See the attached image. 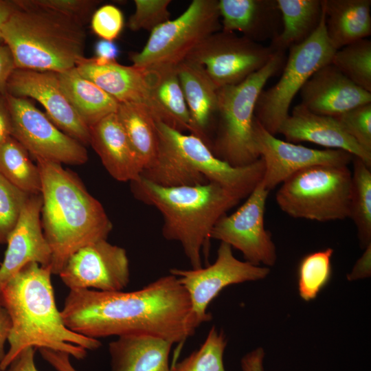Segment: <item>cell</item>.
<instances>
[{"instance_id": "14", "label": "cell", "mask_w": 371, "mask_h": 371, "mask_svg": "<svg viewBox=\"0 0 371 371\" xmlns=\"http://www.w3.org/2000/svg\"><path fill=\"white\" fill-rule=\"evenodd\" d=\"M270 270L237 259L232 247L221 242L215 262L206 267L181 269L173 268L170 273L177 278L187 291L193 313L202 323L211 320L207 311L211 302L225 287L265 278Z\"/></svg>"}, {"instance_id": "40", "label": "cell", "mask_w": 371, "mask_h": 371, "mask_svg": "<svg viewBox=\"0 0 371 371\" xmlns=\"http://www.w3.org/2000/svg\"><path fill=\"white\" fill-rule=\"evenodd\" d=\"M36 5L46 8L72 17L82 23L89 19L99 3L97 0H29Z\"/></svg>"}, {"instance_id": "38", "label": "cell", "mask_w": 371, "mask_h": 371, "mask_svg": "<svg viewBox=\"0 0 371 371\" xmlns=\"http://www.w3.org/2000/svg\"><path fill=\"white\" fill-rule=\"evenodd\" d=\"M335 117L351 137L371 153V103L358 106Z\"/></svg>"}, {"instance_id": "24", "label": "cell", "mask_w": 371, "mask_h": 371, "mask_svg": "<svg viewBox=\"0 0 371 371\" xmlns=\"http://www.w3.org/2000/svg\"><path fill=\"white\" fill-rule=\"evenodd\" d=\"M176 69L190 113V134L200 138L210 148L209 131L216 121L218 89L203 68L195 63L184 60Z\"/></svg>"}, {"instance_id": "4", "label": "cell", "mask_w": 371, "mask_h": 371, "mask_svg": "<svg viewBox=\"0 0 371 371\" xmlns=\"http://www.w3.org/2000/svg\"><path fill=\"white\" fill-rule=\"evenodd\" d=\"M131 190L137 200L159 210L163 236L181 245L192 269L203 267L202 253L208 251L210 234L218 219L247 197L214 182L164 187L141 176L131 182Z\"/></svg>"}, {"instance_id": "23", "label": "cell", "mask_w": 371, "mask_h": 371, "mask_svg": "<svg viewBox=\"0 0 371 371\" xmlns=\"http://www.w3.org/2000/svg\"><path fill=\"white\" fill-rule=\"evenodd\" d=\"M221 30L240 32L258 43L280 33L282 15L276 0H219Z\"/></svg>"}, {"instance_id": "1", "label": "cell", "mask_w": 371, "mask_h": 371, "mask_svg": "<svg viewBox=\"0 0 371 371\" xmlns=\"http://www.w3.org/2000/svg\"><path fill=\"white\" fill-rule=\"evenodd\" d=\"M60 313L69 329L95 339L146 335L181 343L203 324L170 273L129 292L69 290Z\"/></svg>"}, {"instance_id": "6", "label": "cell", "mask_w": 371, "mask_h": 371, "mask_svg": "<svg viewBox=\"0 0 371 371\" xmlns=\"http://www.w3.org/2000/svg\"><path fill=\"white\" fill-rule=\"evenodd\" d=\"M158 155L141 177L164 187L194 186L214 182L247 196L261 181L265 166L254 163L234 167L216 157L207 145L192 134H185L157 122Z\"/></svg>"}, {"instance_id": "32", "label": "cell", "mask_w": 371, "mask_h": 371, "mask_svg": "<svg viewBox=\"0 0 371 371\" xmlns=\"http://www.w3.org/2000/svg\"><path fill=\"white\" fill-rule=\"evenodd\" d=\"M155 96L177 125L178 130L192 133L190 113L180 85L177 69L146 71Z\"/></svg>"}, {"instance_id": "15", "label": "cell", "mask_w": 371, "mask_h": 371, "mask_svg": "<svg viewBox=\"0 0 371 371\" xmlns=\"http://www.w3.org/2000/svg\"><path fill=\"white\" fill-rule=\"evenodd\" d=\"M58 276L69 290L123 291L130 281L129 261L124 248L100 240L74 252Z\"/></svg>"}, {"instance_id": "7", "label": "cell", "mask_w": 371, "mask_h": 371, "mask_svg": "<svg viewBox=\"0 0 371 371\" xmlns=\"http://www.w3.org/2000/svg\"><path fill=\"white\" fill-rule=\"evenodd\" d=\"M286 52L275 51L268 63L244 81L217 89L216 135L211 150L234 167L249 166L258 159L254 138L255 108L267 81L280 73Z\"/></svg>"}, {"instance_id": "33", "label": "cell", "mask_w": 371, "mask_h": 371, "mask_svg": "<svg viewBox=\"0 0 371 371\" xmlns=\"http://www.w3.org/2000/svg\"><path fill=\"white\" fill-rule=\"evenodd\" d=\"M330 63L361 89L371 93V41L361 39L337 50Z\"/></svg>"}, {"instance_id": "30", "label": "cell", "mask_w": 371, "mask_h": 371, "mask_svg": "<svg viewBox=\"0 0 371 371\" xmlns=\"http://www.w3.org/2000/svg\"><path fill=\"white\" fill-rule=\"evenodd\" d=\"M28 151L13 137L0 146V174L14 186L29 194L41 192L38 167Z\"/></svg>"}, {"instance_id": "3", "label": "cell", "mask_w": 371, "mask_h": 371, "mask_svg": "<svg viewBox=\"0 0 371 371\" xmlns=\"http://www.w3.org/2000/svg\"><path fill=\"white\" fill-rule=\"evenodd\" d=\"M41 179V224L49 245L52 275L92 243L106 240L113 225L100 202L62 164L35 158Z\"/></svg>"}, {"instance_id": "49", "label": "cell", "mask_w": 371, "mask_h": 371, "mask_svg": "<svg viewBox=\"0 0 371 371\" xmlns=\"http://www.w3.org/2000/svg\"><path fill=\"white\" fill-rule=\"evenodd\" d=\"M17 8L18 4L16 1L0 0V44L3 43L1 36V27Z\"/></svg>"}, {"instance_id": "2", "label": "cell", "mask_w": 371, "mask_h": 371, "mask_svg": "<svg viewBox=\"0 0 371 371\" xmlns=\"http://www.w3.org/2000/svg\"><path fill=\"white\" fill-rule=\"evenodd\" d=\"M50 267L31 262L23 267L2 288L0 302L11 320L8 350L0 363L5 371L24 349L47 348L82 359L87 350L102 345L69 329L58 309L51 280Z\"/></svg>"}, {"instance_id": "5", "label": "cell", "mask_w": 371, "mask_h": 371, "mask_svg": "<svg viewBox=\"0 0 371 371\" xmlns=\"http://www.w3.org/2000/svg\"><path fill=\"white\" fill-rule=\"evenodd\" d=\"M16 1L1 30L16 68L58 73L75 67L85 57L84 24L29 0Z\"/></svg>"}, {"instance_id": "21", "label": "cell", "mask_w": 371, "mask_h": 371, "mask_svg": "<svg viewBox=\"0 0 371 371\" xmlns=\"http://www.w3.org/2000/svg\"><path fill=\"white\" fill-rule=\"evenodd\" d=\"M278 133L289 142H308L346 151L371 167V153L351 137L335 117L314 113L301 104L293 107Z\"/></svg>"}, {"instance_id": "17", "label": "cell", "mask_w": 371, "mask_h": 371, "mask_svg": "<svg viewBox=\"0 0 371 371\" xmlns=\"http://www.w3.org/2000/svg\"><path fill=\"white\" fill-rule=\"evenodd\" d=\"M80 75L92 81L118 103L138 106L157 122L178 130L174 120L157 100L148 71L117 61L103 62L83 58L76 65Z\"/></svg>"}, {"instance_id": "25", "label": "cell", "mask_w": 371, "mask_h": 371, "mask_svg": "<svg viewBox=\"0 0 371 371\" xmlns=\"http://www.w3.org/2000/svg\"><path fill=\"white\" fill-rule=\"evenodd\" d=\"M172 345V341L151 335L117 337L109 344L111 371H170Z\"/></svg>"}, {"instance_id": "46", "label": "cell", "mask_w": 371, "mask_h": 371, "mask_svg": "<svg viewBox=\"0 0 371 371\" xmlns=\"http://www.w3.org/2000/svg\"><path fill=\"white\" fill-rule=\"evenodd\" d=\"M5 94L0 95V146L12 137L11 118Z\"/></svg>"}, {"instance_id": "39", "label": "cell", "mask_w": 371, "mask_h": 371, "mask_svg": "<svg viewBox=\"0 0 371 371\" xmlns=\"http://www.w3.org/2000/svg\"><path fill=\"white\" fill-rule=\"evenodd\" d=\"M124 24L122 11L106 4L99 8L91 18V28L101 39L114 41L120 34Z\"/></svg>"}, {"instance_id": "27", "label": "cell", "mask_w": 371, "mask_h": 371, "mask_svg": "<svg viewBox=\"0 0 371 371\" xmlns=\"http://www.w3.org/2000/svg\"><path fill=\"white\" fill-rule=\"evenodd\" d=\"M57 75L66 98L88 127L117 112L118 102L80 75L76 67Z\"/></svg>"}, {"instance_id": "9", "label": "cell", "mask_w": 371, "mask_h": 371, "mask_svg": "<svg viewBox=\"0 0 371 371\" xmlns=\"http://www.w3.org/2000/svg\"><path fill=\"white\" fill-rule=\"evenodd\" d=\"M221 30L218 0H193L177 18L150 32L138 52L129 58L133 66L145 71L175 69L201 42Z\"/></svg>"}, {"instance_id": "28", "label": "cell", "mask_w": 371, "mask_h": 371, "mask_svg": "<svg viewBox=\"0 0 371 371\" xmlns=\"http://www.w3.org/2000/svg\"><path fill=\"white\" fill-rule=\"evenodd\" d=\"M282 15L280 33L269 45L286 52L308 38L318 27L323 13L322 0H276Z\"/></svg>"}, {"instance_id": "29", "label": "cell", "mask_w": 371, "mask_h": 371, "mask_svg": "<svg viewBox=\"0 0 371 371\" xmlns=\"http://www.w3.org/2000/svg\"><path fill=\"white\" fill-rule=\"evenodd\" d=\"M116 113L143 170L149 168L155 161L159 148L157 122L144 109L133 104L119 103Z\"/></svg>"}, {"instance_id": "42", "label": "cell", "mask_w": 371, "mask_h": 371, "mask_svg": "<svg viewBox=\"0 0 371 371\" xmlns=\"http://www.w3.org/2000/svg\"><path fill=\"white\" fill-rule=\"evenodd\" d=\"M42 357L57 371H78L71 364L70 356L60 351L40 348Z\"/></svg>"}, {"instance_id": "47", "label": "cell", "mask_w": 371, "mask_h": 371, "mask_svg": "<svg viewBox=\"0 0 371 371\" xmlns=\"http://www.w3.org/2000/svg\"><path fill=\"white\" fill-rule=\"evenodd\" d=\"M265 352L262 348H258L246 354L240 361L243 371H264L263 360Z\"/></svg>"}, {"instance_id": "48", "label": "cell", "mask_w": 371, "mask_h": 371, "mask_svg": "<svg viewBox=\"0 0 371 371\" xmlns=\"http://www.w3.org/2000/svg\"><path fill=\"white\" fill-rule=\"evenodd\" d=\"M10 330V317L6 309L0 302V363L6 354L5 345L8 341Z\"/></svg>"}, {"instance_id": "11", "label": "cell", "mask_w": 371, "mask_h": 371, "mask_svg": "<svg viewBox=\"0 0 371 371\" xmlns=\"http://www.w3.org/2000/svg\"><path fill=\"white\" fill-rule=\"evenodd\" d=\"M273 52L269 46L220 30L201 42L185 60L201 66L219 89L244 81L262 68Z\"/></svg>"}, {"instance_id": "41", "label": "cell", "mask_w": 371, "mask_h": 371, "mask_svg": "<svg viewBox=\"0 0 371 371\" xmlns=\"http://www.w3.org/2000/svg\"><path fill=\"white\" fill-rule=\"evenodd\" d=\"M15 69L9 48L5 44H0V95L6 93L8 81Z\"/></svg>"}, {"instance_id": "20", "label": "cell", "mask_w": 371, "mask_h": 371, "mask_svg": "<svg viewBox=\"0 0 371 371\" xmlns=\"http://www.w3.org/2000/svg\"><path fill=\"white\" fill-rule=\"evenodd\" d=\"M301 104L310 111L336 117L371 103V93L356 85L331 63L317 69L300 91Z\"/></svg>"}, {"instance_id": "10", "label": "cell", "mask_w": 371, "mask_h": 371, "mask_svg": "<svg viewBox=\"0 0 371 371\" xmlns=\"http://www.w3.org/2000/svg\"><path fill=\"white\" fill-rule=\"evenodd\" d=\"M289 51L280 80L262 91L255 108V117L273 135L278 133L282 124L289 116L290 105L295 95L317 69L330 63L337 51L326 34L324 8L317 30L308 38L290 47Z\"/></svg>"}, {"instance_id": "18", "label": "cell", "mask_w": 371, "mask_h": 371, "mask_svg": "<svg viewBox=\"0 0 371 371\" xmlns=\"http://www.w3.org/2000/svg\"><path fill=\"white\" fill-rule=\"evenodd\" d=\"M6 93L36 100L60 131L84 146L89 144V127L66 98L56 72L16 68L8 81Z\"/></svg>"}, {"instance_id": "37", "label": "cell", "mask_w": 371, "mask_h": 371, "mask_svg": "<svg viewBox=\"0 0 371 371\" xmlns=\"http://www.w3.org/2000/svg\"><path fill=\"white\" fill-rule=\"evenodd\" d=\"M170 0H135V10L130 16L127 26L132 31H152L170 20L168 6Z\"/></svg>"}, {"instance_id": "8", "label": "cell", "mask_w": 371, "mask_h": 371, "mask_svg": "<svg viewBox=\"0 0 371 371\" xmlns=\"http://www.w3.org/2000/svg\"><path fill=\"white\" fill-rule=\"evenodd\" d=\"M352 172L348 166H314L284 181L276 194L280 209L295 218L319 222L350 216Z\"/></svg>"}, {"instance_id": "44", "label": "cell", "mask_w": 371, "mask_h": 371, "mask_svg": "<svg viewBox=\"0 0 371 371\" xmlns=\"http://www.w3.org/2000/svg\"><path fill=\"white\" fill-rule=\"evenodd\" d=\"M94 52L96 59L103 62L116 61L120 55V49L117 45L113 41L100 39L94 46Z\"/></svg>"}, {"instance_id": "31", "label": "cell", "mask_w": 371, "mask_h": 371, "mask_svg": "<svg viewBox=\"0 0 371 371\" xmlns=\"http://www.w3.org/2000/svg\"><path fill=\"white\" fill-rule=\"evenodd\" d=\"M350 216L354 222L361 245L371 244V167L352 157Z\"/></svg>"}, {"instance_id": "22", "label": "cell", "mask_w": 371, "mask_h": 371, "mask_svg": "<svg viewBox=\"0 0 371 371\" xmlns=\"http://www.w3.org/2000/svg\"><path fill=\"white\" fill-rule=\"evenodd\" d=\"M89 144L109 174L121 182L137 180L143 166L119 120L111 113L89 127Z\"/></svg>"}, {"instance_id": "43", "label": "cell", "mask_w": 371, "mask_h": 371, "mask_svg": "<svg viewBox=\"0 0 371 371\" xmlns=\"http://www.w3.org/2000/svg\"><path fill=\"white\" fill-rule=\"evenodd\" d=\"M35 348L22 350L10 363L5 371H38L34 362Z\"/></svg>"}, {"instance_id": "12", "label": "cell", "mask_w": 371, "mask_h": 371, "mask_svg": "<svg viewBox=\"0 0 371 371\" xmlns=\"http://www.w3.org/2000/svg\"><path fill=\"white\" fill-rule=\"evenodd\" d=\"M12 122V136L34 158L60 164L87 161L85 146L60 131L27 98L5 93Z\"/></svg>"}, {"instance_id": "34", "label": "cell", "mask_w": 371, "mask_h": 371, "mask_svg": "<svg viewBox=\"0 0 371 371\" xmlns=\"http://www.w3.org/2000/svg\"><path fill=\"white\" fill-rule=\"evenodd\" d=\"M333 250L327 248L304 256L298 268V290L305 301L315 299L331 276Z\"/></svg>"}, {"instance_id": "19", "label": "cell", "mask_w": 371, "mask_h": 371, "mask_svg": "<svg viewBox=\"0 0 371 371\" xmlns=\"http://www.w3.org/2000/svg\"><path fill=\"white\" fill-rule=\"evenodd\" d=\"M41 194H30L10 232L0 265V291L23 267L31 262L50 267L52 252L41 224Z\"/></svg>"}, {"instance_id": "26", "label": "cell", "mask_w": 371, "mask_h": 371, "mask_svg": "<svg viewBox=\"0 0 371 371\" xmlns=\"http://www.w3.org/2000/svg\"><path fill=\"white\" fill-rule=\"evenodd\" d=\"M326 31L335 49L371 34L370 0H322Z\"/></svg>"}, {"instance_id": "13", "label": "cell", "mask_w": 371, "mask_h": 371, "mask_svg": "<svg viewBox=\"0 0 371 371\" xmlns=\"http://www.w3.org/2000/svg\"><path fill=\"white\" fill-rule=\"evenodd\" d=\"M268 191L262 182L234 213L222 216L214 226L210 238L240 251L245 261L257 266H273L277 254L271 234L265 227Z\"/></svg>"}, {"instance_id": "16", "label": "cell", "mask_w": 371, "mask_h": 371, "mask_svg": "<svg viewBox=\"0 0 371 371\" xmlns=\"http://www.w3.org/2000/svg\"><path fill=\"white\" fill-rule=\"evenodd\" d=\"M253 128L256 149L265 166L261 182L268 191L304 168L348 166L352 162L353 156L341 150L314 149L281 140L267 131L256 117Z\"/></svg>"}, {"instance_id": "35", "label": "cell", "mask_w": 371, "mask_h": 371, "mask_svg": "<svg viewBox=\"0 0 371 371\" xmlns=\"http://www.w3.org/2000/svg\"><path fill=\"white\" fill-rule=\"evenodd\" d=\"M226 346L223 332L212 326L200 347L170 371H225L223 355Z\"/></svg>"}, {"instance_id": "45", "label": "cell", "mask_w": 371, "mask_h": 371, "mask_svg": "<svg viewBox=\"0 0 371 371\" xmlns=\"http://www.w3.org/2000/svg\"><path fill=\"white\" fill-rule=\"evenodd\" d=\"M371 272V244L365 247L361 258L357 261L352 271L348 275L350 280L367 278Z\"/></svg>"}, {"instance_id": "36", "label": "cell", "mask_w": 371, "mask_h": 371, "mask_svg": "<svg viewBox=\"0 0 371 371\" xmlns=\"http://www.w3.org/2000/svg\"><path fill=\"white\" fill-rule=\"evenodd\" d=\"M30 195L0 174V244L6 243Z\"/></svg>"}]
</instances>
